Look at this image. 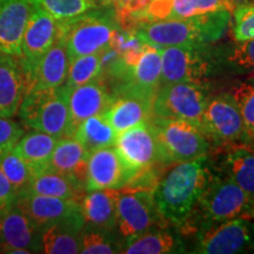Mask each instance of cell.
I'll return each instance as SVG.
<instances>
[{
	"instance_id": "obj_18",
	"label": "cell",
	"mask_w": 254,
	"mask_h": 254,
	"mask_svg": "<svg viewBox=\"0 0 254 254\" xmlns=\"http://www.w3.org/2000/svg\"><path fill=\"white\" fill-rule=\"evenodd\" d=\"M34 0H0V55L20 58L21 40Z\"/></svg>"
},
{
	"instance_id": "obj_36",
	"label": "cell",
	"mask_w": 254,
	"mask_h": 254,
	"mask_svg": "<svg viewBox=\"0 0 254 254\" xmlns=\"http://www.w3.org/2000/svg\"><path fill=\"white\" fill-rule=\"evenodd\" d=\"M231 31L236 41L254 39V5L238 6L232 11Z\"/></svg>"
},
{
	"instance_id": "obj_27",
	"label": "cell",
	"mask_w": 254,
	"mask_h": 254,
	"mask_svg": "<svg viewBox=\"0 0 254 254\" xmlns=\"http://www.w3.org/2000/svg\"><path fill=\"white\" fill-rule=\"evenodd\" d=\"M84 225V220H66L41 228V253H80V233Z\"/></svg>"
},
{
	"instance_id": "obj_21",
	"label": "cell",
	"mask_w": 254,
	"mask_h": 254,
	"mask_svg": "<svg viewBox=\"0 0 254 254\" xmlns=\"http://www.w3.org/2000/svg\"><path fill=\"white\" fill-rule=\"evenodd\" d=\"M217 158L211 159L213 171L231 178L254 200V151L245 145L227 146L221 147Z\"/></svg>"
},
{
	"instance_id": "obj_5",
	"label": "cell",
	"mask_w": 254,
	"mask_h": 254,
	"mask_svg": "<svg viewBox=\"0 0 254 254\" xmlns=\"http://www.w3.org/2000/svg\"><path fill=\"white\" fill-rule=\"evenodd\" d=\"M18 113L24 125L34 131L47 133L58 139L72 136L74 132L67 92L64 85L57 88L26 91Z\"/></svg>"
},
{
	"instance_id": "obj_2",
	"label": "cell",
	"mask_w": 254,
	"mask_h": 254,
	"mask_svg": "<svg viewBox=\"0 0 254 254\" xmlns=\"http://www.w3.org/2000/svg\"><path fill=\"white\" fill-rule=\"evenodd\" d=\"M232 11L211 12L185 19L141 21L128 28L141 43L160 47L202 45L221 39L231 24Z\"/></svg>"
},
{
	"instance_id": "obj_17",
	"label": "cell",
	"mask_w": 254,
	"mask_h": 254,
	"mask_svg": "<svg viewBox=\"0 0 254 254\" xmlns=\"http://www.w3.org/2000/svg\"><path fill=\"white\" fill-rule=\"evenodd\" d=\"M221 9L232 11L226 0H151L148 5L132 19L125 30L141 21L185 19Z\"/></svg>"
},
{
	"instance_id": "obj_9",
	"label": "cell",
	"mask_w": 254,
	"mask_h": 254,
	"mask_svg": "<svg viewBox=\"0 0 254 254\" xmlns=\"http://www.w3.org/2000/svg\"><path fill=\"white\" fill-rule=\"evenodd\" d=\"M199 128L214 147L245 144V125L230 92L208 97Z\"/></svg>"
},
{
	"instance_id": "obj_10",
	"label": "cell",
	"mask_w": 254,
	"mask_h": 254,
	"mask_svg": "<svg viewBox=\"0 0 254 254\" xmlns=\"http://www.w3.org/2000/svg\"><path fill=\"white\" fill-rule=\"evenodd\" d=\"M170 225L158 212L153 192L146 190H118L117 198V231L125 246L153 226Z\"/></svg>"
},
{
	"instance_id": "obj_31",
	"label": "cell",
	"mask_w": 254,
	"mask_h": 254,
	"mask_svg": "<svg viewBox=\"0 0 254 254\" xmlns=\"http://www.w3.org/2000/svg\"><path fill=\"white\" fill-rule=\"evenodd\" d=\"M125 241L117 230L85 224L80 233V253L117 254L123 253Z\"/></svg>"
},
{
	"instance_id": "obj_3",
	"label": "cell",
	"mask_w": 254,
	"mask_h": 254,
	"mask_svg": "<svg viewBox=\"0 0 254 254\" xmlns=\"http://www.w3.org/2000/svg\"><path fill=\"white\" fill-rule=\"evenodd\" d=\"M213 170V168H212ZM254 200L231 178L213 171L194 213L182 233L198 234L206 228L239 217H251Z\"/></svg>"
},
{
	"instance_id": "obj_6",
	"label": "cell",
	"mask_w": 254,
	"mask_h": 254,
	"mask_svg": "<svg viewBox=\"0 0 254 254\" xmlns=\"http://www.w3.org/2000/svg\"><path fill=\"white\" fill-rule=\"evenodd\" d=\"M158 142L161 166L185 163L208 155L211 144L198 126L176 119L153 117L151 120Z\"/></svg>"
},
{
	"instance_id": "obj_16",
	"label": "cell",
	"mask_w": 254,
	"mask_h": 254,
	"mask_svg": "<svg viewBox=\"0 0 254 254\" xmlns=\"http://www.w3.org/2000/svg\"><path fill=\"white\" fill-rule=\"evenodd\" d=\"M14 205L40 230L60 221L84 220L80 204L75 199H63L25 192L18 195Z\"/></svg>"
},
{
	"instance_id": "obj_14",
	"label": "cell",
	"mask_w": 254,
	"mask_h": 254,
	"mask_svg": "<svg viewBox=\"0 0 254 254\" xmlns=\"http://www.w3.org/2000/svg\"><path fill=\"white\" fill-rule=\"evenodd\" d=\"M0 252L41 253L40 228L15 205L0 209Z\"/></svg>"
},
{
	"instance_id": "obj_24",
	"label": "cell",
	"mask_w": 254,
	"mask_h": 254,
	"mask_svg": "<svg viewBox=\"0 0 254 254\" xmlns=\"http://www.w3.org/2000/svg\"><path fill=\"white\" fill-rule=\"evenodd\" d=\"M184 234L172 225L153 226L128 243L123 253L126 254H168L186 253Z\"/></svg>"
},
{
	"instance_id": "obj_29",
	"label": "cell",
	"mask_w": 254,
	"mask_h": 254,
	"mask_svg": "<svg viewBox=\"0 0 254 254\" xmlns=\"http://www.w3.org/2000/svg\"><path fill=\"white\" fill-rule=\"evenodd\" d=\"M59 139L47 133L34 131L24 133L13 151L32 167L34 173H39L49 167L51 155Z\"/></svg>"
},
{
	"instance_id": "obj_8",
	"label": "cell",
	"mask_w": 254,
	"mask_h": 254,
	"mask_svg": "<svg viewBox=\"0 0 254 254\" xmlns=\"http://www.w3.org/2000/svg\"><path fill=\"white\" fill-rule=\"evenodd\" d=\"M207 99V87L198 82L160 84L153 98V117L183 120L199 127Z\"/></svg>"
},
{
	"instance_id": "obj_23",
	"label": "cell",
	"mask_w": 254,
	"mask_h": 254,
	"mask_svg": "<svg viewBox=\"0 0 254 254\" xmlns=\"http://www.w3.org/2000/svg\"><path fill=\"white\" fill-rule=\"evenodd\" d=\"M26 91V77L17 57L0 55V117L17 116Z\"/></svg>"
},
{
	"instance_id": "obj_34",
	"label": "cell",
	"mask_w": 254,
	"mask_h": 254,
	"mask_svg": "<svg viewBox=\"0 0 254 254\" xmlns=\"http://www.w3.org/2000/svg\"><path fill=\"white\" fill-rule=\"evenodd\" d=\"M101 52L80 56L71 60L67 79L64 85L66 87L72 88L99 79L101 77V69H103Z\"/></svg>"
},
{
	"instance_id": "obj_26",
	"label": "cell",
	"mask_w": 254,
	"mask_h": 254,
	"mask_svg": "<svg viewBox=\"0 0 254 254\" xmlns=\"http://www.w3.org/2000/svg\"><path fill=\"white\" fill-rule=\"evenodd\" d=\"M90 154V152L74 136L60 138L51 155L47 168L75 178L85 186Z\"/></svg>"
},
{
	"instance_id": "obj_12",
	"label": "cell",
	"mask_w": 254,
	"mask_h": 254,
	"mask_svg": "<svg viewBox=\"0 0 254 254\" xmlns=\"http://www.w3.org/2000/svg\"><path fill=\"white\" fill-rule=\"evenodd\" d=\"M59 20L53 18L39 5H34L21 40L20 60L25 74H27L41 57L58 39Z\"/></svg>"
},
{
	"instance_id": "obj_37",
	"label": "cell",
	"mask_w": 254,
	"mask_h": 254,
	"mask_svg": "<svg viewBox=\"0 0 254 254\" xmlns=\"http://www.w3.org/2000/svg\"><path fill=\"white\" fill-rule=\"evenodd\" d=\"M227 62L241 72L254 74V39L237 41L227 56Z\"/></svg>"
},
{
	"instance_id": "obj_32",
	"label": "cell",
	"mask_w": 254,
	"mask_h": 254,
	"mask_svg": "<svg viewBox=\"0 0 254 254\" xmlns=\"http://www.w3.org/2000/svg\"><path fill=\"white\" fill-rule=\"evenodd\" d=\"M230 93L236 100L245 125V146L254 151V74L238 79Z\"/></svg>"
},
{
	"instance_id": "obj_30",
	"label": "cell",
	"mask_w": 254,
	"mask_h": 254,
	"mask_svg": "<svg viewBox=\"0 0 254 254\" xmlns=\"http://www.w3.org/2000/svg\"><path fill=\"white\" fill-rule=\"evenodd\" d=\"M118 133L113 128L104 114L90 117L75 127L73 135L82 146L92 153L100 148L114 146Z\"/></svg>"
},
{
	"instance_id": "obj_35",
	"label": "cell",
	"mask_w": 254,
	"mask_h": 254,
	"mask_svg": "<svg viewBox=\"0 0 254 254\" xmlns=\"http://www.w3.org/2000/svg\"><path fill=\"white\" fill-rule=\"evenodd\" d=\"M34 1L59 21L67 20L95 8L90 0H34Z\"/></svg>"
},
{
	"instance_id": "obj_13",
	"label": "cell",
	"mask_w": 254,
	"mask_h": 254,
	"mask_svg": "<svg viewBox=\"0 0 254 254\" xmlns=\"http://www.w3.org/2000/svg\"><path fill=\"white\" fill-rule=\"evenodd\" d=\"M114 147L135 174L160 165L158 142L151 122L141 123L118 133Z\"/></svg>"
},
{
	"instance_id": "obj_7",
	"label": "cell",
	"mask_w": 254,
	"mask_h": 254,
	"mask_svg": "<svg viewBox=\"0 0 254 254\" xmlns=\"http://www.w3.org/2000/svg\"><path fill=\"white\" fill-rule=\"evenodd\" d=\"M219 71V56L209 44L161 49V82L190 81L205 85Z\"/></svg>"
},
{
	"instance_id": "obj_20",
	"label": "cell",
	"mask_w": 254,
	"mask_h": 254,
	"mask_svg": "<svg viewBox=\"0 0 254 254\" xmlns=\"http://www.w3.org/2000/svg\"><path fill=\"white\" fill-rule=\"evenodd\" d=\"M66 92L73 129L82 120L104 114L113 100L112 92L101 78L77 87H66Z\"/></svg>"
},
{
	"instance_id": "obj_42",
	"label": "cell",
	"mask_w": 254,
	"mask_h": 254,
	"mask_svg": "<svg viewBox=\"0 0 254 254\" xmlns=\"http://www.w3.org/2000/svg\"><path fill=\"white\" fill-rule=\"evenodd\" d=\"M251 218H253V219H254V204H253L252 211H251Z\"/></svg>"
},
{
	"instance_id": "obj_38",
	"label": "cell",
	"mask_w": 254,
	"mask_h": 254,
	"mask_svg": "<svg viewBox=\"0 0 254 254\" xmlns=\"http://www.w3.org/2000/svg\"><path fill=\"white\" fill-rule=\"evenodd\" d=\"M24 133V128L15 120L0 117V158L13 150Z\"/></svg>"
},
{
	"instance_id": "obj_40",
	"label": "cell",
	"mask_w": 254,
	"mask_h": 254,
	"mask_svg": "<svg viewBox=\"0 0 254 254\" xmlns=\"http://www.w3.org/2000/svg\"><path fill=\"white\" fill-rule=\"evenodd\" d=\"M95 7H114L118 0H90Z\"/></svg>"
},
{
	"instance_id": "obj_19",
	"label": "cell",
	"mask_w": 254,
	"mask_h": 254,
	"mask_svg": "<svg viewBox=\"0 0 254 254\" xmlns=\"http://www.w3.org/2000/svg\"><path fill=\"white\" fill-rule=\"evenodd\" d=\"M104 116L117 133L126 131L141 123L151 122L153 118V98L135 92L117 93Z\"/></svg>"
},
{
	"instance_id": "obj_28",
	"label": "cell",
	"mask_w": 254,
	"mask_h": 254,
	"mask_svg": "<svg viewBox=\"0 0 254 254\" xmlns=\"http://www.w3.org/2000/svg\"><path fill=\"white\" fill-rule=\"evenodd\" d=\"M27 192L63 199H75L79 201L86 189L75 178L46 168L33 177Z\"/></svg>"
},
{
	"instance_id": "obj_41",
	"label": "cell",
	"mask_w": 254,
	"mask_h": 254,
	"mask_svg": "<svg viewBox=\"0 0 254 254\" xmlns=\"http://www.w3.org/2000/svg\"><path fill=\"white\" fill-rule=\"evenodd\" d=\"M227 4L233 11L238 6H246V5H254V0H226Z\"/></svg>"
},
{
	"instance_id": "obj_1",
	"label": "cell",
	"mask_w": 254,
	"mask_h": 254,
	"mask_svg": "<svg viewBox=\"0 0 254 254\" xmlns=\"http://www.w3.org/2000/svg\"><path fill=\"white\" fill-rule=\"evenodd\" d=\"M212 173L211 159L204 155L174 164L160 176L152 192L158 212L167 224L183 232L194 213Z\"/></svg>"
},
{
	"instance_id": "obj_15",
	"label": "cell",
	"mask_w": 254,
	"mask_h": 254,
	"mask_svg": "<svg viewBox=\"0 0 254 254\" xmlns=\"http://www.w3.org/2000/svg\"><path fill=\"white\" fill-rule=\"evenodd\" d=\"M135 173L125 164L114 146L92 152L88 157L86 190H122Z\"/></svg>"
},
{
	"instance_id": "obj_11",
	"label": "cell",
	"mask_w": 254,
	"mask_h": 254,
	"mask_svg": "<svg viewBox=\"0 0 254 254\" xmlns=\"http://www.w3.org/2000/svg\"><path fill=\"white\" fill-rule=\"evenodd\" d=\"M254 251V219L239 217L195 234L192 253L238 254Z\"/></svg>"
},
{
	"instance_id": "obj_4",
	"label": "cell",
	"mask_w": 254,
	"mask_h": 254,
	"mask_svg": "<svg viewBox=\"0 0 254 254\" xmlns=\"http://www.w3.org/2000/svg\"><path fill=\"white\" fill-rule=\"evenodd\" d=\"M116 7H95L77 17L59 21L58 39L64 43L69 62L80 56L107 49L120 31Z\"/></svg>"
},
{
	"instance_id": "obj_22",
	"label": "cell",
	"mask_w": 254,
	"mask_h": 254,
	"mask_svg": "<svg viewBox=\"0 0 254 254\" xmlns=\"http://www.w3.org/2000/svg\"><path fill=\"white\" fill-rule=\"evenodd\" d=\"M68 67L67 51L63 41L57 39L53 46L41 57L37 65L25 74L26 91L63 86L67 79Z\"/></svg>"
},
{
	"instance_id": "obj_39",
	"label": "cell",
	"mask_w": 254,
	"mask_h": 254,
	"mask_svg": "<svg viewBox=\"0 0 254 254\" xmlns=\"http://www.w3.org/2000/svg\"><path fill=\"white\" fill-rule=\"evenodd\" d=\"M18 199V194L13 186L8 182L4 172L0 168V209H4L14 205Z\"/></svg>"
},
{
	"instance_id": "obj_33",
	"label": "cell",
	"mask_w": 254,
	"mask_h": 254,
	"mask_svg": "<svg viewBox=\"0 0 254 254\" xmlns=\"http://www.w3.org/2000/svg\"><path fill=\"white\" fill-rule=\"evenodd\" d=\"M0 168L18 195L27 192L33 177L36 176L30 165L13 150L8 151L0 158Z\"/></svg>"
},
{
	"instance_id": "obj_25",
	"label": "cell",
	"mask_w": 254,
	"mask_h": 254,
	"mask_svg": "<svg viewBox=\"0 0 254 254\" xmlns=\"http://www.w3.org/2000/svg\"><path fill=\"white\" fill-rule=\"evenodd\" d=\"M119 190H86L80 199L85 224L117 230V198Z\"/></svg>"
}]
</instances>
